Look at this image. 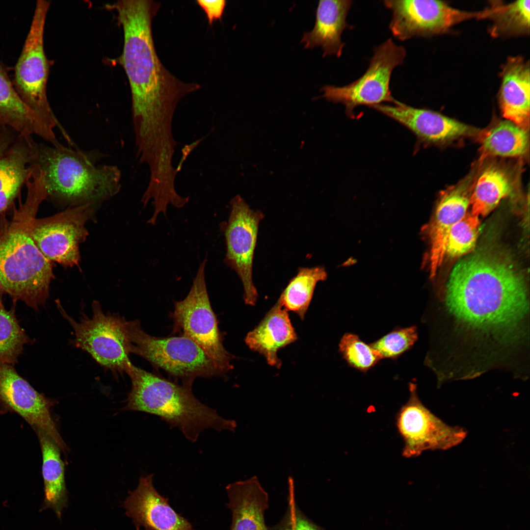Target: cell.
<instances>
[{"instance_id":"cell-18","label":"cell","mask_w":530,"mask_h":530,"mask_svg":"<svg viewBox=\"0 0 530 530\" xmlns=\"http://www.w3.org/2000/svg\"><path fill=\"white\" fill-rule=\"evenodd\" d=\"M153 474L142 475L138 485L122 506L132 519L136 530H194L189 522L176 512L167 498L161 495L153 484Z\"/></svg>"},{"instance_id":"cell-12","label":"cell","mask_w":530,"mask_h":530,"mask_svg":"<svg viewBox=\"0 0 530 530\" xmlns=\"http://www.w3.org/2000/svg\"><path fill=\"white\" fill-rule=\"evenodd\" d=\"M409 387V398L396 417V425L404 443L402 455L416 457L427 450H447L462 443L467 431L444 423L420 400L416 385L410 383Z\"/></svg>"},{"instance_id":"cell-7","label":"cell","mask_w":530,"mask_h":530,"mask_svg":"<svg viewBox=\"0 0 530 530\" xmlns=\"http://www.w3.org/2000/svg\"><path fill=\"white\" fill-rule=\"evenodd\" d=\"M57 307L71 326L70 343L88 353L101 367L113 374L126 373L132 362L128 321L118 314L105 313L100 303L92 304V315L82 314L79 321L69 316L59 301Z\"/></svg>"},{"instance_id":"cell-31","label":"cell","mask_w":530,"mask_h":530,"mask_svg":"<svg viewBox=\"0 0 530 530\" xmlns=\"http://www.w3.org/2000/svg\"><path fill=\"white\" fill-rule=\"evenodd\" d=\"M478 216L466 213L451 229L448 238L445 256L456 258L474 248L479 229Z\"/></svg>"},{"instance_id":"cell-10","label":"cell","mask_w":530,"mask_h":530,"mask_svg":"<svg viewBox=\"0 0 530 530\" xmlns=\"http://www.w3.org/2000/svg\"><path fill=\"white\" fill-rule=\"evenodd\" d=\"M405 48L395 44L391 38L376 47L365 73L353 82L342 87L326 85L321 90L322 97L334 103H341L346 114L353 116L359 106H374L384 102L395 103L390 89L394 69L403 63Z\"/></svg>"},{"instance_id":"cell-11","label":"cell","mask_w":530,"mask_h":530,"mask_svg":"<svg viewBox=\"0 0 530 530\" xmlns=\"http://www.w3.org/2000/svg\"><path fill=\"white\" fill-rule=\"evenodd\" d=\"M94 206L87 203L73 206L53 215L32 220L30 236L47 260L64 266L79 265L80 245L88 235L85 225Z\"/></svg>"},{"instance_id":"cell-3","label":"cell","mask_w":530,"mask_h":530,"mask_svg":"<svg viewBox=\"0 0 530 530\" xmlns=\"http://www.w3.org/2000/svg\"><path fill=\"white\" fill-rule=\"evenodd\" d=\"M19 200L11 220L0 217V292L9 295L14 304L21 301L37 311L46 302L54 278L52 262L39 251L29 231L45 198L30 188L24 203Z\"/></svg>"},{"instance_id":"cell-34","label":"cell","mask_w":530,"mask_h":530,"mask_svg":"<svg viewBox=\"0 0 530 530\" xmlns=\"http://www.w3.org/2000/svg\"><path fill=\"white\" fill-rule=\"evenodd\" d=\"M289 497L287 511L282 520L269 530H325L306 516L298 507L294 498L293 478H288Z\"/></svg>"},{"instance_id":"cell-25","label":"cell","mask_w":530,"mask_h":530,"mask_svg":"<svg viewBox=\"0 0 530 530\" xmlns=\"http://www.w3.org/2000/svg\"><path fill=\"white\" fill-rule=\"evenodd\" d=\"M33 429L38 439L42 456L44 498L40 511L51 509L60 520L63 509L68 504L65 466L61 458V450L46 432L37 428Z\"/></svg>"},{"instance_id":"cell-2","label":"cell","mask_w":530,"mask_h":530,"mask_svg":"<svg viewBox=\"0 0 530 530\" xmlns=\"http://www.w3.org/2000/svg\"><path fill=\"white\" fill-rule=\"evenodd\" d=\"M445 298L459 325L503 343L515 339L529 309L524 275L509 256L496 249L460 260L449 277Z\"/></svg>"},{"instance_id":"cell-1","label":"cell","mask_w":530,"mask_h":530,"mask_svg":"<svg viewBox=\"0 0 530 530\" xmlns=\"http://www.w3.org/2000/svg\"><path fill=\"white\" fill-rule=\"evenodd\" d=\"M159 7L150 0H118L110 6L123 29L119 63L130 85L137 151L147 155L159 154L176 145L172 123L177 104L201 87L180 80L160 62L152 32V20Z\"/></svg>"},{"instance_id":"cell-29","label":"cell","mask_w":530,"mask_h":530,"mask_svg":"<svg viewBox=\"0 0 530 530\" xmlns=\"http://www.w3.org/2000/svg\"><path fill=\"white\" fill-rule=\"evenodd\" d=\"M0 292V361L14 366L24 346L32 341L21 327L15 314V304L9 310L3 304Z\"/></svg>"},{"instance_id":"cell-16","label":"cell","mask_w":530,"mask_h":530,"mask_svg":"<svg viewBox=\"0 0 530 530\" xmlns=\"http://www.w3.org/2000/svg\"><path fill=\"white\" fill-rule=\"evenodd\" d=\"M38 155V145L32 136L0 124V217L20 196Z\"/></svg>"},{"instance_id":"cell-28","label":"cell","mask_w":530,"mask_h":530,"mask_svg":"<svg viewBox=\"0 0 530 530\" xmlns=\"http://www.w3.org/2000/svg\"><path fill=\"white\" fill-rule=\"evenodd\" d=\"M325 268L299 267L289 282L277 302L285 309L296 313L302 319L310 305L317 284L327 278Z\"/></svg>"},{"instance_id":"cell-32","label":"cell","mask_w":530,"mask_h":530,"mask_svg":"<svg viewBox=\"0 0 530 530\" xmlns=\"http://www.w3.org/2000/svg\"><path fill=\"white\" fill-rule=\"evenodd\" d=\"M339 347L348 365L363 372H366L382 359L370 344H367L353 333L344 334Z\"/></svg>"},{"instance_id":"cell-17","label":"cell","mask_w":530,"mask_h":530,"mask_svg":"<svg viewBox=\"0 0 530 530\" xmlns=\"http://www.w3.org/2000/svg\"><path fill=\"white\" fill-rule=\"evenodd\" d=\"M472 176L443 191L432 219L423 228L429 245L428 266L432 278L443 263L451 229L467 213L474 183Z\"/></svg>"},{"instance_id":"cell-23","label":"cell","mask_w":530,"mask_h":530,"mask_svg":"<svg viewBox=\"0 0 530 530\" xmlns=\"http://www.w3.org/2000/svg\"><path fill=\"white\" fill-rule=\"evenodd\" d=\"M297 339L287 311L277 302L245 341L249 347L264 355L268 364L279 368L277 351Z\"/></svg>"},{"instance_id":"cell-21","label":"cell","mask_w":530,"mask_h":530,"mask_svg":"<svg viewBox=\"0 0 530 530\" xmlns=\"http://www.w3.org/2000/svg\"><path fill=\"white\" fill-rule=\"evenodd\" d=\"M352 3L350 0H319L314 27L303 34L301 41L304 48L321 47L323 57L331 55L340 57L345 45L341 36L344 30L349 27L346 17Z\"/></svg>"},{"instance_id":"cell-24","label":"cell","mask_w":530,"mask_h":530,"mask_svg":"<svg viewBox=\"0 0 530 530\" xmlns=\"http://www.w3.org/2000/svg\"><path fill=\"white\" fill-rule=\"evenodd\" d=\"M0 124L18 132L36 135L51 144L57 140L50 130L23 102L17 93L4 66L0 63Z\"/></svg>"},{"instance_id":"cell-4","label":"cell","mask_w":530,"mask_h":530,"mask_svg":"<svg viewBox=\"0 0 530 530\" xmlns=\"http://www.w3.org/2000/svg\"><path fill=\"white\" fill-rule=\"evenodd\" d=\"M126 373L131 380L132 388L123 410L156 415L171 427L178 428L192 442L207 429L235 432L236 422L223 418L215 409L201 402L193 395L192 388L173 382L132 363Z\"/></svg>"},{"instance_id":"cell-6","label":"cell","mask_w":530,"mask_h":530,"mask_svg":"<svg viewBox=\"0 0 530 530\" xmlns=\"http://www.w3.org/2000/svg\"><path fill=\"white\" fill-rule=\"evenodd\" d=\"M127 330L131 353L180 379L184 385L192 388L196 378L223 375L203 350L184 336H151L142 329L137 319L128 321Z\"/></svg>"},{"instance_id":"cell-35","label":"cell","mask_w":530,"mask_h":530,"mask_svg":"<svg viewBox=\"0 0 530 530\" xmlns=\"http://www.w3.org/2000/svg\"><path fill=\"white\" fill-rule=\"evenodd\" d=\"M196 2L205 13L210 25L221 19L227 4L225 0H197Z\"/></svg>"},{"instance_id":"cell-9","label":"cell","mask_w":530,"mask_h":530,"mask_svg":"<svg viewBox=\"0 0 530 530\" xmlns=\"http://www.w3.org/2000/svg\"><path fill=\"white\" fill-rule=\"evenodd\" d=\"M205 258L200 264L186 296L174 302L171 314L174 332H180L199 345L223 374L232 369L233 357L225 349L212 308L205 279Z\"/></svg>"},{"instance_id":"cell-14","label":"cell","mask_w":530,"mask_h":530,"mask_svg":"<svg viewBox=\"0 0 530 530\" xmlns=\"http://www.w3.org/2000/svg\"><path fill=\"white\" fill-rule=\"evenodd\" d=\"M230 206L228 221L220 224L226 245L224 262L241 280L245 303L254 305L258 293L253 282V261L259 225L264 214L251 209L239 195L232 199Z\"/></svg>"},{"instance_id":"cell-22","label":"cell","mask_w":530,"mask_h":530,"mask_svg":"<svg viewBox=\"0 0 530 530\" xmlns=\"http://www.w3.org/2000/svg\"><path fill=\"white\" fill-rule=\"evenodd\" d=\"M500 103L503 116L525 129L529 126L530 70L529 62L510 57L502 72Z\"/></svg>"},{"instance_id":"cell-8","label":"cell","mask_w":530,"mask_h":530,"mask_svg":"<svg viewBox=\"0 0 530 530\" xmlns=\"http://www.w3.org/2000/svg\"><path fill=\"white\" fill-rule=\"evenodd\" d=\"M50 1H37L30 27L15 67L13 86L25 105L51 130L59 125L48 100L50 63L44 47V33Z\"/></svg>"},{"instance_id":"cell-15","label":"cell","mask_w":530,"mask_h":530,"mask_svg":"<svg viewBox=\"0 0 530 530\" xmlns=\"http://www.w3.org/2000/svg\"><path fill=\"white\" fill-rule=\"evenodd\" d=\"M55 403V400L37 391L19 374L14 366L0 361V414H17L32 429L48 434L66 454L68 448L51 415Z\"/></svg>"},{"instance_id":"cell-33","label":"cell","mask_w":530,"mask_h":530,"mask_svg":"<svg viewBox=\"0 0 530 530\" xmlns=\"http://www.w3.org/2000/svg\"><path fill=\"white\" fill-rule=\"evenodd\" d=\"M418 339L417 327L397 328L371 343L381 359H396L412 348Z\"/></svg>"},{"instance_id":"cell-27","label":"cell","mask_w":530,"mask_h":530,"mask_svg":"<svg viewBox=\"0 0 530 530\" xmlns=\"http://www.w3.org/2000/svg\"><path fill=\"white\" fill-rule=\"evenodd\" d=\"M483 158L487 156L516 157L527 151L529 137L526 129L509 120H503L479 132Z\"/></svg>"},{"instance_id":"cell-20","label":"cell","mask_w":530,"mask_h":530,"mask_svg":"<svg viewBox=\"0 0 530 530\" xmlns=\"http://www.w3.org/2000/svg\"><path fill=\"white\" fill-rule=\"evenodd\" d=\"M226 490L232 514L230 530H269L265 520L268 495L256 476L229 484Z\"/></svg>"},{"instance_id":"cell-13","label":"cell","mask_w":530,"mask_h":530,"mask_svg":"<svg viewBox=\"0 0 530 530\" xmlns=\"http://www.w3.org/2000/svg\"><path fill=\"white\" fill-rule=\"evenodd\" d=\"M383 3L392 13L389 28L400 41L443 32L466 20L488 18L490 14L488 9L464 11L439 0H386Z\"/></svg>"},{"instance_id":"cell-5","label":"cell","mask_w":530,"mask_h":530,"mask_svg":"<svg viewBox=\"0 0 530 530\" xmlns=\"http://www.w3.org/2000/svg\"><path fill=\"white\" fill-rule=\"evenodd\" d=\"M45 174L48 198L71 207L94 205L115 196L121 173L114 165H96L84 153L57 146L38 145L36 161Z\"/></svg>"},{"instance_id":"cell-30","label":"cell","mask_w":530,"mask_h":530,"mask_svg":"<svg viewBox=\"0 0 530 530\" xmlns=\"http://www.w3.org/2000/svg\"><path fill=\"white\" fill-rule=\"evenodd\" d=\"M530 1L517 0L513 3H500L492 16L494 24L491 34L494 36L526 34L530 31Z\"/></svg>"},{"instance_id":"cell-26","label":"cell","mask_w":530,"mask_h":530,"mask_svg":"<svg viewBox=\"0 0 530 530\" xmlns=\"http://www.w3.org/2000/svg\"><path fill=\"white\" fill-rule=\"evenodd\" d=\"M512 190V182L502 166L490 164L486 166L474 182L470 196L471 213L485 216Z\"/></svg>"},{"instance_id":"cell-19","label":"cell","mask_w":530,"mask_h":530,"mask_svg":"<svg viewBox=\"0 0 530 530\" xmlns=\"http://www.w3.org/2000/svg\"><path fill=\"white\" fill-rule=\"evenodd\" d=\"M372 108L403 125L420 141L425 143H444L479 132L474 127L436 112L398 101L392 105L382 104Z\"/></svg>"}]
</instances>
